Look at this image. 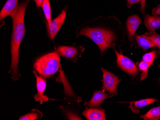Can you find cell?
Segmentation results:
<instances>
[{
  "label": "cell",
  "mask_w": 160,
  "mask_h": 120,
  "mask_svg": "<svg viewBox=\"0 0 160 120\" xmlns=\"http://www.w3.org/2000/svg\"><path fill=\"white\" fill-rule=\"evenodd\" d=\"M29 1V0H27L19 4L11 15L13 22V28L11 39L12 61L10 73L11 74L12 78L13 80H18L20 76L18 71L19 60V49L26 33L24 17Z\"/></svg>",
  "instance_id": "obj_1"
},
{
  "label": "cell",
  "mask_w": 160,
  "mask_h": 120,
  "mask_svg": "<svg viewBox=\"0 0 160 120\" xmlns=\"http://www.w3.org/2000/svg\"><path fill=\"white\" fill-rule=\"evenodd\" d=\"M79 36H84L90 38L100 49L101 53L104 52L109 47L116 46V42L119 40L117 34L113 30L101 27L83 28L79 32Z\"/></svg>",
  "instance_id": "obj_2"
},
{
  "label": "cell",
  "mask_w": 160,
  "mask_h": 120,
  "mask_svg": "<svg viewBox=\"0 0 160 120\" xmlns=\"http://www.w3.org/2000/svg\"><path fill=\"white\" fill-rule=\"evenodd\" d=\"M58 53L52 52L45 55L38 59L34 64L35 70L43 78H50L56 73L60 65Z\"/></svg>",
  "instance_id": "obj_3"
},
{
  "label": "cell",
  "mask_w": 160,
  "mask_h": 120,
  "mask_svg": "<svg viewBox=\"0 0 160 120\" xmlns=\"http://www.w3.org/2000/svg\"><path fill=\"white\" fill-rule=\"evenodd\" d=\"M102 71L103 73L102 89L103 91H108L111 96H114L117 94L118 87L121 79H119L118 76L103 68H102Z\"/></svg>",
  "instance_id": "obj_4"
},
{
  "label": "cell",
  "mask_w": 160,
  "mask_h": 120,
  "mask_svg": "<svg viewBox=\"0 0 160 120\" xmlns=\"http://www.w3.org/2000/svg\"><path fill=\"white\" fill-rule=\"evenodd\" d=\"M114 51L117 58V63L118 67L129 75L136 77L138 71L134 63L129 58L123 55L121 51H120V53L118 52L115 49H114Z\"/></svg>",
  "instance_id": "obj_5"
},
{
  "label": "cell",
  "mask_w": 160,
  "mask_h": 120,
  "mask_svg": "<svg viewBox=\"0 0 160 120\" xmlns=\"http://www.w3.org/2000/svg\"><path fill=\"white\" fill-rule=\"evenodd\" d=\"M142 23V21L141 18L138 15L130 16L127 20L128 37L130 41L131 46H132L134 44L136 32Z\"/></svg>",
  "instance_id": "obj_6"
},
{
  "label": "cell",
  "mask_w": 160,
  "mask_h": 120,
  "mask_svg": "<svg viewBox=\"0 0 160 120\" xmlns=\"http://www.w3.org/2000/svg\"><path fill=\"white\" fill-rule=\"evenodd\" d=\"M33 73L35 74L37 79L38 90L37 94L35 96V101L40 102V104H42L44 102H47L48 100V98L44 95L46 87V80L44 79L43 77L38 76L35 71H33Z\"/></svg>",
  "instance_id": "obj_7"
},
{
  "label": "cell",
  "mask_w": 160,
  "mask_h": 120,
  "mask_svg": "<svg viewBox=\"0 0 160 120\" xmlns=\"http://www.w3.org/2000/svg\"><path fill=\"white\" fill-rule=\"evenodd\" d=\"M66 16V12L63 11L61 14L57 17L52 21L50 24L48 25L49 36L51 39H54L58 32L61 29L64 22Z\"/></svg>",
  "instance_id": "obj_8"
},
{
  "label": "cell",
  "mask_w": 160,
  "mask_h": 120,
  "mask_svg": "<svg viewBox=\"0 0 160 120\" xmlns=\"http://www.w3.org/2000/svg\"><path fill=\"white\" fill-rule=\"evenodd\" d=\"M83 48L79 49L74 46H60L57 49L58 54L69 59H76L83 52Z\"/></svg>",
  "instance_id": "obj_9"
},
{
  "label": "cell",
  "mask_w": 160,
  "mask_h": 120,
  "mask_svg": "<svg viewBox=\"0 0 160 120\" xmlns=\"http://www.w3.org/2000/svg\"><path fill=\"white\" fill-rule=\"evenodd\" d=\"M111 95L106 94L105 91H96L93 94L92 98L90 101L85 103V105H87L88 108H98L99 107L101 104L103 103L106 98L111 97Z\"/></svg>",
  "instance_id": "obj_10"
},
{
  "label": "cell",
  "mask_w": 160,
  "mask_h": 120,
  "mask_svg": "<svg viewBox=\"0 0 160 120\" xmlns=\"http://www.w3.org/2000/svg\"><path fill=\"white\" fill-rule=\"evenodd\" d=\"M88 120H106L105 110L98 108H87L82 113Z\"/></svg>",
  "instance_id": "obj_11"
},
{
  "label": "cell",
  "mask_w": 160,
  "mask_h": 120,
  "mask_svg": "<svg viewBox=\"0 0 160 120\" xmlns=\"http://www.w3.org/2000/svg\"><path fill=\"white\" fill-rule=\"evenodd\" d=\"M144 25L149 32L155 31L156 29H159L160 28V17L145 15Z\"/></svg>",
  "instance_id": "obj_12"
},
{
  "label": "cell",
  "mask_w": 160,
  "mask_h": 120,
  "mask_svg": "<svg viewBox=\"0 0 160 120\" xmlns=\"http://www.w3.org/2000/svg\"><path fill=\"white\" fill-rule=\"evenodd\" d=\"M18 0H7L0 13L1 21L11 15L18 5Z\"/></svg>",
  "instance_id": "obj_13"
},
{
  "label": "cell",
  "mask_w": 160,
  "mask_h": 120,
  "mask_svg": "<svg viewBox=\"0 0 160 120\" xmlns=\"http://www.w3.org/2000/svg\"><path fill=\"white\" fill-rule=\"evenodd\" d=\"M135 40L138 46L142 48L143 50H146L149 48L156 46L151 38L145 34L143 35H136Z\"/></svg>",
  "instance_id": "obj_14"
},
{
  "label": "cell",
  "mask_w": 160,
  "mask_h": 120,
  "mask_svg": "<svg viewBox=\"0 0 160 120\" xmlns=\"http://www.w3.org/2000/svg\"><path fill=\"white\" fill-rule=\"evenodd\" d=\"M155 98H145L140 101H134L130 103V108L134 113H139V109L157 101Z\"/></svg>",
  "instance_id": "obj_15"
},
{
  "label": "cell",
  "mask_w": 160,
  "mask_h": 120,
  "mask_svg": "<svg viewBox=\"0 0 160 120\" xmlns=\"http://www.w3.org/2000/svg\"><path fill=\"white\" fill-rule=\"evenodd\" d=\"M140 117L145 120H160V106L151 109L146 114Z\"/></svg>",
  "instance_id": "obj_16"
},
{
  "label": "cell",
  "mask_w": 160,
  "mask_h": 120,
  "mask_svg": "<svg viewBox=\"0 0 160 120\" xmlns=\"http://www.w3.org/2000/svg\"><path fill=\"white\" fill-rule=\"evenodd\" d=\"M41 6L43 9L46 18L48 23V25H49L52 20V11H51V7H50L49 0H45Z\"/></svg>",
  "instance_id": "obj_17"
},
{
  "label": "cell",
  "mask_w": 160,
  "mask_h": 120,
  "mask_svg": "<svg viewBox=\"0 0 160 120\" xmlns=\"http://www.w3.org/2000/svg\"><path fill=\"white\" fill-rule=\"evenodd\" d=\"M151 66H152L151 64L148 63L146 62L143 61H142V62L138 63V67H139V69L142 72L141 75V80H143V79L147 78L148 70Z\"/></svg>",
  "instance_id": "obj_18"
},
{
  "label": "cell",
  "mask_w": 160,
  "mask_h": 120,
  "mask_svg": "<svg viewBox=\"0 0 160 120\" xmlns=\"http://www.w3.org/2000/svg\"><path fill=\"white\" fill-rule=\"evenodd\" d=\"M145 35H146L153 41L156 46L159 49L160 53V35L157 34L155 31H151L145 33Z\"/></svg>",
  "instance_id": "obj_19"
},
{
  "label": "cell",
  "mask_w": 160,
  "mask_h": 120,
  "mask_svg": "<svg viewBox=\"0 0 160 120\" xmlns=\"http://www.w3.org/2000/svg\"><path fill=\"white\" fill-rule=\"evenodd\" d=\"M157 51L156 50L152 51L150 52L145 54L142 57V61L150 63L151 65L153 64L154 60L157 58Z\"/></svg>",
  "instance_id": "obj_20"
},
{
  "label": "cell",
  "mask_w": 160,
  "mask_h": 120,
  "mask_svg": "<svg viewBox=\"0 0 160 120\" xmlns=\"http://www.w3.org/2000/svg\"><path fill=\"white\" fill-rule=\"evenodd\" d=\"M38 114L37 113H31L24 116H22L19 118V120H36L38 119Z\"/></svg>",
  "instance_id": "obj_21"
},
{
  "label": "cell",
  "mask_w": 160,
  "mask_h": 120,
  "mask_svg": "<svg viewBox=\"0 0 160 120\" xmlns=\"http://www.w3.org/2000/svg\"><path fill=\"white\" fill-rule=\"evenodd\" d=\"M127 1V5L128 8H130L133 5L141 2V0H126Z\"/></svg>",
  "instance_id": "obj_22"
},
{
  "label": "cell",
  "mask_w": 160,
  "mask_h": 120,
  "mask_svg": "<svg viewBox=\"0 0 160 120\" xmlns=\"http://www.w3.org/2000/svg\"><path fill=\"white\" fill-rule=\"evenodd\" d=\"M152 15H153V16L160 15V4L158 5L157 7L154 8L152 10Z\"/></svg>",
  "instance_id": "obj_23"
},
{
  "label": "cell",
  "mask_w": 160,
  "mask_h": 120,
  "mask_svg": "<svg viewBox=\"0 0 160 120\" xmlns=\"http://www.w3.org/2000/svg\"><path fill=\"white\" fill-rule=\"evenodd\" d=\"M146 7V0H141V12L144 13L145 11Z\"/></svg>",
  "instance_id": "obj_24"
},
{
  "label": "cell",
  "mask_w": 160,
  "mask_h": 120,
  "mask_svg": "<svg viewBox=\"0 0 160 120\" xmlns=\"http://www.w3.org/2000/svg\"><path fill=\"white\" fill-rule=\"evenodd\" d=\"M36 2V5L37 7H39L42 6L43 2H44L45 0H33Z\"/></svg>",
  "instance_id": "obj_25"
}]
</instances>
